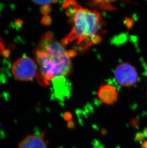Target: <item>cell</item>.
Returning <instances> with one entry per match:
<instances>
[{
  "label": "cell",
  "mask_w": 147,
  "mask_h": 148,
  "mask_svg": "<svg viewBox=\"0 0 147 148\" xmlns=\"http://www.w3.org/2000/svg\"><path fill=\"white\" fill-rule=\"evenodd\" d=\"M69 11L73 17L74 25L63 43L67 44L76 39L78 44L89 38L93 44L100 40L101 38L97 34L101 29L103 22L99 12L79 6L74 7L72 11Z\"/></svg>",
  "instance_id": "cell-1"
},
{
  "label": "cell",
  "mask_w": 147,
  "mask_h": 148,
  "mask_svg": "<svg viewBox=\"0 0 147 148\" xmlns=\"http://www.w3.org/2000/svg\"><path fill=\"white\" fill-rule=\"evenodd\" d=\"M35 49L47 55L59 69L61 77L69 74L72 69L71 57L63 45L53 38L51 33L48 32L42 36Z\"/></svg>",
  "instance_id": "cell-2"
},
{
  "label": "cell",
  "mask_w": 147,
  "mask_h": 148,
  "mask_svg": "<svg viewBox=\"0 0 147 148\" xmlns=\"http://www.w3.org/2000/svg\"><path fill=\"white\" fill-rule=\"evenodd\" d=\"M37 67L31 58L24 56L13 64L12 72L17 79L22 81H29L36 75Z\"/></svg>",
  "instance_id": "cell-3"
},
{
  "label": "cell",
  "mask_w": 147,
  "mask_h": 148,
  "mask_svg": "<svg viewBox=\"0 0 147 148\" xmlns=\"http://www.w3.org/2000/svg\"><path fill=\"white\" fill-rule=\"evenodd\" d=\"M114 76L118 84L125 87L132 86L137 82L138 79L136 68L127 62L118 65L115 70Z\"/></svg>",
  "instance_id": "cell-4"
},
{
  "label": "cell",
  "mask_w": 147,
  "mask_h": 148,
  "mask_svg": "<svg viewBox=\"0 0 147 148\" xmlns=\"http://www.w3.org/2000/svg\"><path fill=\"white\" fill-rule=\"evenodd\" d=\"M97 95L102 103L106 105H112L118 99V92L112 85L104 84L101 85Z\"/></svg>",
  "instance_id": "cell-5"
},
{
  "label": "cell",
  "mask_w": 147,
  "mask_h": 148,
  "mask_svg": "<svg viewBox=\"0 0 147 148\" xmlns=\"http://www.w3.org/2000/svg\"><path fill=\"white\" fill-rule=\"evenodd\" d=\"M18 148H47V142L43 134L29 135L20 143Z\"/></svg>",
  "instance_id": "cell-6"
},
{
  "label": "cell",
  "mask_w": 147,
  "mask_h": 148,
  "mask_svg": "<svg viewBox=\"0 0 147 148\" xmlns=\"http://www.w3.org/2000/svg\"><path fill=\"white\" fill-rule=\"evenodd\" d=\"M90 4L92 5L98 6L100 8L105 10H113L116 9V7L111 5L110 3V1H93L90 2Z\"/></svg>",
  "instance_id": "cell-7"
},
{
  "label": "cell",
  "mask_w": 147,
  "mask_h": 148,
  "mask_svg": "<svg viewBox=\"0 0 147 148\" xmlns=\"http://www.w3.org/2000/svg\"><path fill=\"white\" fill-rule=\"evenodd\" d=\"M40 11L44 16H47V14L51 11V7L50 5H42L40 9Z\"/></svg>",
  "instance_id": "cell-8"
},
{
  "label": "cell",
  "mask_w": 147,
  "mask_h": 148,
  "mask_svg": "<svg viewBox=\"0 0 147 148\" xmlns=\"http://www.w3.org/2000/svg\"><path fill=\"white\" fill-rule=\"evenodd\" d=\"M33 2L36 4H40L42 5H50L52 3H58V1H33Z\"/></svg>",
  "instance_id": "cell-9"
},
{
  "label": "cell",
  "mask_w": 147,
  "mask_h": 148,
  "mask_svg": "<svg viewBox=\"0 0 147 148\" xmlns=\"http://www.w3.org/2000/svg\"><path fill=\"white\" fill-rule=\"evenodd\" d=\"M145 136L143 133L137 132L136 133L135 137V141L137 142H140V143H143L145 140Z\"/></svg>",
  "instance_id": "cell-10"
},
{
  "label": "cell",
  "mask_w": 147,
  "mask_h": 148,
  "mask_svg": "<svg viewBox=\"0 0 147 148\" xmlns=\"http://www.w3.org/2000/svg\"><path fill=\"white\" fill-rule=\"evenodd\" d=\"M129 124L134 128H137L140 125V120L139 119L134 117L131 119L129 121Z\"/></svg>",
  "instance_id": "cell-11"
},
{
  "label": "cell",
  "mask_w": 147,
  "mask_h": 148,
  "mask_svg": "<svg viewBox=\"0 0 147 148\" xmlns=\"http://www.w3.org/2000/svg\"><path fill=\"white\" fill-rule=\"evenodd\" d=\"M51 23V18L49 16H46L42 18L41 24L44 25H48Z\"/></svg>",
  "instance_id": "cell-12"
},
{
  "label": "cell",
  "mask_w": 147,
  "mask_h": 148,
  "mask_svg": "<svg viewBox=\"0 0 147 148\" xmlns=\"http://www.w3.org/2000/svg\"><path fill=\"white\" fill-rule=\"evenodd\" d=\"M72 114L69 112H65L63 115L64 119L66 121L68 122L72 120Z\"/></svg>",
  "instance_id": "cell-13"
},
{
  "label": "cell",
  "mask_w": 147,
  "mask_h": 148,
  "mask_svg": "<svg viewBox=\"0 0 147 148\" xmlns=\"http://www.w3.org/2000/svg\"><path fill=\"white\" fill-rule=\"evenodd\" d=\"M5 49V45H4V43L1 39V38H0V54H2L3 51Z\"/></svg>",
  "instance_id": "cell-14"
},
{
  "label": "cell",
  "mask_w": 147,
  "mask_h": 148,
  "mask_svg": "<svg viewBox=\"0 0 147 148\" xmlns=\"http://www.w3.org/2000/svg\"><path fill=\"white\" fill-rule=\"evenodd\" d=\"M67 127L68 129H74L75 127L74 122L73 120H71V121H70L67 122Z\"/></svg>",
  "instance_id": "cell-15"
},
{
  "label": "cell",
  "mask_w": 147,
  "mask_h": 148,
  "mask_svg": "<svg viewBox=\"0 0 147 148\" xmlns=\"http://www.w3.org/2000/svg\"><path fill=\"white\" fill-rule=\"evenodd\" d=\"M127 26L128 28H131L132 27L133 24H134V21L131 19H128L126 20Z\"/></svg>",
  "instance_id": "cell-16"
},
{
  "label": "cell",
  "mask_w": 147,
  "mask_h": 148,
  "mask_svg": "<svg viewBox=\"0 0 147 148\" xmlns=\"http://www.w3.org/2000/svg\"><path fill=\"white\" fill-rule=\"evenodd\" d=\"M1 54L4 57H8L9 54H10V51L9 50H4Z\"/></svg>",
  "instance_id": "cell-17"
},
{
  "label": "cell",
  "mask_w": 147,
  "mask_h": 148,
  "mask_svg": "<svg viewBox=\"0 0 147 148\" xmlns=\"http://www.w3.org/2000/svg\"><path fill=\"white\" fill-rule=\"evenodd\" d=\"M142 148H147V140H145L143 143H142Z\"/></svg>",
  "instance_id": "cell-18"
},
{
  "label": "cell",
  "mask_w": 147,
  "mask_h": 148,
  "mask_svg": "<svg viewBox=\"0 0 147 148\" xmlns=\"http://www.w3.org/2000/svg\"><path fill=\"white\" fill-rule=\"evenodd\" d=\"M143 134L144 135L145 137L147 138V127H145L144 130H143Z\"/></svg>",
  "instance_id": "cell-19"
}]
</instances>
